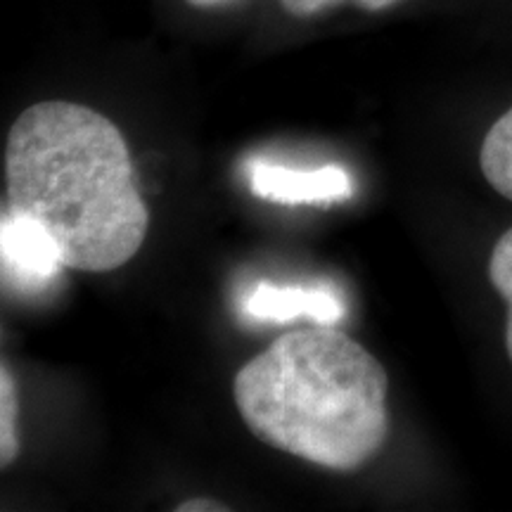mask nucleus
<instances>
[{
	"instance_id": "obj_2",
	"label": "nucleus",
	"mask_w": 512,
	"mask_h": 512,
	"mask_svg": "<svg viewBox=\"0 0 512 512\" xmlns=\"http://www.w3.org/2000/svg\"><path fill=\"white\" fill-rule=\"evenodd\" d=\"M247 430L330 472L361 470L389 439V380L370 351L332 325L280 335L233 380Z\"/></svg>"
},
{
	"instance_id": "obj_7",
	"label": "nucleus",
	"mask_w": 512,
	"mask_h": 512,
	"mask_svg": "<svg viewBox=\"0 0 512 512\" xmlns=\"http://www.w3.org/2000/svg\"><path fill=\"white\" fill-rule=\"evenodd\" d=\"M17 413V387L10 368L3 363V370H0V463L3 467L15 463L19 456Z\"/></svg>"
},
{
	"instance_id": "obj_3",
	"label": "nucleus",
	"mask_w": 512,
	"mask_h": 512,
	"mask_svg": "<svg viewBox=\"0 0 512 512\" xmlns=\"http://www.w3.org/2000/svg\"><path fill=\"white\" fill-rule=\"evenodd\" d=\"M5 283L19 294H41L62 273L60 252L38 223L3 211L0 221Z\"/></svg>"
},
{
	"instance_id": "obj_6",
	"label": "nucleus",
	"mask_w": 512,
	"mask_h": 512,
	"mask_svg": "<svg viewBox=\"0 0 512 512\" xmlns=\"http://www.w3.org/2000/svg\"><path fill=\"white\" fill-rule=\"evenodd\" d=\"M479 164L491 188L512 200V107L484 136Z\"/></svg>"
},
{
	"instance_id": "obj_9",
	"label": "nucleus",
	"mask_w": 512,
	"mask_h": 512,
	"mask_svg": "<svg viewBox=\"0 0 512 512\" xmlns=\"http://www.w3.org/2000/svg\"><path fill=\"white\" fill-rule=\"evenodd\" d=\"M283 8L294 17H313L320 12L339 8V5H354L366 12H382L399 5L401 0H280Z\"/></svg>"
},
{
	"instance_id": "obj_1",
	"label": "nucleus",
	"mask_w": 512,
	"mask_h": 512,
	"mask_svg": "<svg viewBox=\"0 0 512 512\" xmlns=\"http://www.w3.org/2000/svg\"><path fill=\"white\" fill-rule=\"evenodd\" d=\"M48 233L74 271H117L143 247L150 211L124 133L67 100L36 102L5 143V209Z\"/></svg>"
},
{
	"instance_id": "obj_11",
	"label": "nucleus",
	"mask_w": 512,
	"mask_h": 512,
	"mask_svg": "<svg viewBox=\"0 0 512 512\" xmlns=\"http://www.w3.org/2000/svg\"><path fill=\"white\" fill-rule=\"evenodd\" d=\"M192 8H216V5L228 3V0H188Z\"/></svg>"
},
{
	"instance_id": "obj_8",
	"label": "nucleus",
	"mask_w": 512,
	"mask_h": 512,
	"mask_svg": "<svg viewBox=\"0 0 512 512\" xmlns=\"http://www.w3.org/2000/svg\"><path fill=\"white\" fill-rule=\"evenodd\" d=\"M489 280L494 290L508 306V318H505V351L512 361V228L498 238L491 249L489 259Z\"/></svg>"
},
{
	"instance_id": "obj_4",
	"label": "nucleus",
	"mask_w": 512,
	"mask_h": 512,
	"mask_svg": "<svg viewBox=\"0 0 512 512\" xmlns=\"http://www.w3.org/2000/svg\"><path fill=\"white\" fill-rule=\"evenodd\" d=\"M249 185L256 197L278 204H335L354 197V178L342 166L290 169L256 159L249 164Z\"/></svg>"
},
{
	"instance_id": "obj_5",
	"label": "nucleus",
	"mask_w": 512,
	"mask_h": 512,
	"mask_svg": "<svg viewBox=\"0 0 512 512\" xmlns=\"http://www.w3.org/2000/svg\"><path fill=\"white\" fill-rule=\"evenodd\" d=\"M344 306L339 294L323 287L273 285L259 283L242 302V313L259 323H287V320L309 318L318 325H335L344 318Z\"/></svg>"
},
{
	"instance_id": "obj_10",
	"label": "nucleus",
	"mask_w": 512,
	"mask_h": 512,
	"mask_svg": "<svg viewBox=\"0 0 512 512\" xmlns=\"http://www.w3.org/2000/svg\"><path fill=\"white\" fill-rule=\"evenodd\" d=\"M228 505L219 501H207V498H195V501H185L176 505V512H223Z\"/></svg>"
}]
</instances>
